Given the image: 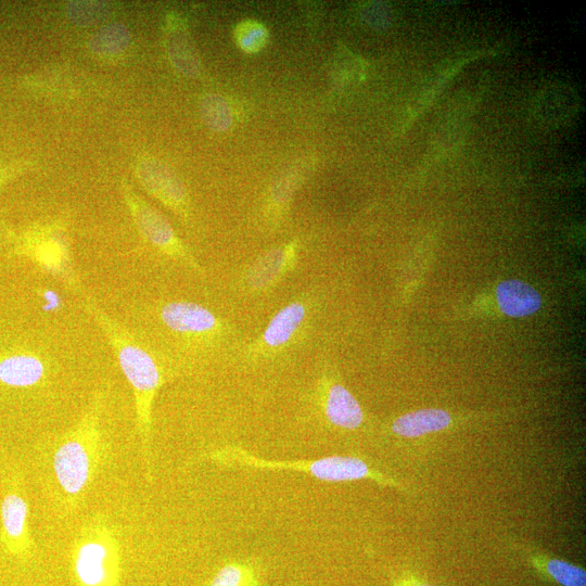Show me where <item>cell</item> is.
I'll use <instances>...</instances> for the list:
<instances>
[{"label":"cell","mask_w":586,"mask_h":586,"mask_svg":"<svg viewBox=\"0 0 586 586\" xmlns=\"http://www.w3.org/2000/svg\"><path fill=\"white\" fill-rule=\"evenodd\" d=\"M85 308L102 329L113 348L119 367L130 384L135 396L136 423L141 441L146 476L153 475L152 456V406L156 392L163 383V374L156 359L128 329L107 316L89 298Z\"/></svg>","instance_id":"obj_1"},{"label":"cell","mask_w":586,"mask_h":586,"mask_svg":"<svg viewBox=\"0 0 586 586\" xmlns=\"http://www.w3.org/2000/svg\"><path fill=\"white\" fill-rule=\"evenodd\" d=\"M100 392L78 422L55 443L51 456L53 479L65 501L77 504L91 485L107 453L101 418Z\"/></svg>","instance_id":"obj_2"},{"label":"cell","mask_w":586,"mask_h":586,"mask_svg":"<svg viewBox=\"0 0 586 586\" xmlns=\"http://www.w3.org/2000/svg\"><path fill=\"white\" fill-rule=\"evenodd\" d=\"M204 457L225 467L297 471L326 482H349L367 479L385 486L402 488L398 482L371 468L361 458L354 456L335 455L315 460H268L254 456L242 448L230 446L212 450Z\"/></svg>","instance_id":"obj_3"},{"label":"cell","mask_w":586,"mask_h":586,"mask_svg":"<svg viewBox=\"0 0 586 586\" xmlns=\"http://www.w3.org/2000/svg\"><path fill=\"white\" fill-rule=\"evenodd\" d=\"M69 559L76 586H119L120 544L101 517L90 519L78 531Z\"/></svg>","instance_id":"obj_4"},{"label":"cell","mask_w":586,"mask_h":586,"mask_svg":"<svg viewBox=\"0 0 586 586\" xmlns=\"http://www.w3.org/2000/svg\"><path fill=\"white\" fill-rule=\"evenodd\" d=\"M123 195L142 237L155 249L169 256L190 262V255L175 234L167 219L128 183L123 184Z\"/></svg>","instance_id":"obj_5"},{"label":"cell","mask_w":586,"mask_h":586,"mask_svg":"<svg viewBox=\"0 0 586 586\" xmlns=\"http://www.w3.org/2000/svg\"><path fill=\"white\" fill-rule=\"evenodd\" d=\"M59 361L53 349L24 351L0 358V384L14 388L39 387L56 373Z\"/></svg>","instance_id":"obj_6"},{"label":"cell","mask_w":586,"mask_h":586,"mask_svg":"<svg viewBox=\"0 0 586 586\" xmlns=\"http://www.w3.org/2000/svg\"><path fill=\"white\" fill-rule=\"evenodd\" d=\"M28 505L21 486L13 484L0 506L1 542L7 552L15 557L28 556L34 543L28 528Z\"/></svg>","instance_id":"obj_7"},{"label":"cell","mask_w":586,"mask_h":586,"mask_svg":"<svg viewBox=\"0 0 586 586\" xmlns=\"http://www.w3.org/2000/svg\"><path fill=\"white\" fill-rule=\"evenodd\" d=\"M136 174L150 194L173 211L186 214L188 198L184 186L165 163L152 156H143L137 162Z\"/></svg>","instance_id":"obj_8"},{"label":"cell","mask_w":586,"mask_h":586,"mask_svg":"<svg viewBox=\"0 0 586 586\" xmlns=\"http://www.w3.org/2000/svg\"><path fill=\"white\" fill-rule=\"evenodd\" d=\"M30 256L49 275L77 288L76 276L69 247L62 233L54 230L40 231L30 245Z\"/></svg>","instance_id":"obj_9"},{"label":"cell","mask_w":586,"mask_h":586,"mask_svg":"<svg viewBox=\"0 0 586 586\" xmlns=\"http://www.w3.org/2000/svg\"><path fill=\"white\" fill-rule=\"evenodd\" d=\"M579 99L570 86L552 84L542 88L532 103L534 119L545 127H559L577 114Z\"/></svg>","instance_id":"obj_10"},{"label":"cell","mask_w":586,"mask_h":586,"mask_svg":"<svg viewBox=\"0 0 586 586\" xmlns=\"http://www.w3.org/2000/svg\"><path fill=\"white\" fill-rule=\"evenodd\" d=\"M160 318L169 330L182 334H203L217 326V319L208 308L184 301L163 305Z\"/></svg>","instance_id":"obj_11"},{"label":"cell","mask_w":586,"mask_h":586,"mask_svg":"<svg viewBox=\"0 0 586 586\" xmlns=\"http://www.w3.org/2000/svg\"><path fill=\"white\" fill-rule=\"evenodd\" d=\"M166 46L173 65L183 75L195 78L200 75L201 63L182 22L169 16L166 30Z\"/></svg>","instance_id":"obj_12"},{"label":"cell","mask_w":586,"mask_h":586,"mask_svg":"<svg viewBox=\"0 0 586 586\" xmlns=\"http://www.w3.org/2000/svg\"><path fill=\"white\" fill-rule=\"evenodd\" d=\"M323 411L331 424L346 430H355L364 421L360 405L349 391L339 383L330 385L327 390Z\"/></svg>","instance_id":"obj_13"},{"label":"cell","mask_w":586,"mask_h":586,"mask_svg":"<svg viewBox=\"0 0 586 586\" xmlns=\"http://www.w3.org/2000/svg\"><path fill=\"white\" fill-rule=\"evenodd\" d=\"M499 308L508 316L524 317L537 311L540 307L538 292L525 282L506 280L496 290Z\"/></svg>","instance_id":"obj_14"},{"label":"cell","mask_w":586,"mask_h":586,"mask_svg":"<svg viewBox=\"0 0 586 586\" xmlns=\"http://www.w3.org/2000/svg\"><path fill=\"white\" fill-rule=\"evenodd\" d=\"M451 422L450 415L442 409H421L398 417L392 424V432L403 437H419L446 429Z\"/></svg>","instance_id":"obj_15"},{"label":"cell","mask_w":586,"mask_h":586,"mask_svg":"<svg viewBox=\"0 0 586 586\" xmlns=\"http://www.w3.org/2000/svg\"><path fill=\"white\" fill-rule=\"evenodd\" d=\"M304 316L305 307L301 303H291L280 309L264 332L265 343L271 347L286 343L303 321Z\"/></svg>","instance_id":"obj_16"},{"label":"cell","mask_w":586,"mask_h":586,"mask_svg":"<svg viewBox=\"0 0 586 586\" xmlns=\"http://www.w3.org/2000/svg\"><path fill=\"white\" fill-rule=\"evenodd\" d=\"M131 41L129 29L120 23L105 25L89 41L91 52L99 56H115L123 53Z\"/></svg>","instance_id":"obj_17"},{"label":"cell","mask_w":586,"mask_h":586,"mask_svg":"<svg viewBox=\"0 0 586 586\" xmlns=\"http://www.w3.org/2000/svg\"><path fill=\"white\" fill-rule=\"evenodd\" d=\"M532 563L561 586H586L585 570L573 563L542 556L534 557Z\"/></svg>","instance_id":"obj_18"},{"label":"cell","mask_w":586,"mask_h":586,"mask_svg":"<svg viewBox=\"0 0 586 586\" xmlns=\"http://www.w3.org/2000/svg\"><path fill=\"white\" fill-rule=\"evenodd\" d=\"M203 123L213 131L224 132L232 124V111L228 101L218 93H206L200 100Z\"/></svg>","instance_id":"obj_19"},{"label":"cell","mask_w":586,"mask_h":586,"mask_svg":"<svg viewBox=\"0 0 586 586\" xmlns=\"http://www.w3.org/2000/svg\"><path fill=\"white\" fill-rule=\"evenodd\" d=\"M209 586H259V574L249 562L232 561L217 571Z\"/></svg>","instance_id":"obj_20"},{"label":"cell","mask_w":586,"mask_h":586,"mask_svg":"<svg viewBox=\"0 0 586 586\" xmlns=\"http://www.w3.org/2000/svg\"><path fill=\"white\" fill-rule=\"evenodd\" d=\"M237 46L245 53H257L268 42V29L258 21L245 20L240 22L233 30Z\"/></svg>","instance_id":"obj_21"},{"label":"cell","mask_w":586,"mask_h":586,"mask_svg":"<svg viewBox=\"0 0 586 586\" xmlns=\"http://www.w3.org/2000/svg\"><path fill=\"white\" fill-rule=\"evenodd\" d=\"M109 12L107 2L72 1L67 5L71 21L80 26H90L102 20Z\"/></svg>","instance_id":"obj_22"},{"label":"cell","mask_w":586,"mask_h":586,"mask_svg":"<svg viewBox=\"0 0 586 586\" xmlns=\"http://www.w3.org/2000/svg\"><path fill=\"white\" fill-rule=\"evenodd\" d=\"M393 586H433L421 582L412 575H403L393 581Z\"/></svg>","instance_id":"obj_23"}]
</instances>
